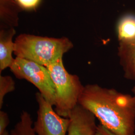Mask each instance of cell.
<instances>
[{"label":"cell","mask_w":135,"mask_h":135,"mask_svg":"<svg viewBox=\"0 0 135 135\" xmlns=\"http://www.w3.org/2000/svg\"><path fill=\"white\" fill-rule=\"evenodd\" d=\"M78 104L117 135H135V96L98 84L84 86Z\"/></svg>","instance_id":"6da1fadb"},{"label":"cell","mask_w":135,"mask_h":135,"mask_svg":"<svg viewBox=\"0 0 135 135\" xmlns=\"http://www.w3.org/2000/svg\"><path fill=\"white\" fill-rule=\"evenodd\" d=\"M16 57L27 59L46 67L63 58V55L73 48L70 40L21 34L15 40Z\"/></svg>","instance_id":"7a4b0ae2"},{"label":"cell","mask_w":135,"mask_h":135,"mask_svg":"<svg viewBox=\"0 0 135 135\" xmlns=\"http://www.w3.org/2000/svg\"><path fill=\"white\" fill-rule=\"evenodd\" d=\"M46 67L55 88V111L60 115L69 118L73 109L78 104L84 86L77 75L68 72L62 58Z\"/></svg>","instance_id":"3957f363"},{"label":"cell","mask_w":135,"mask_h":135,"mask_svg":"<svg viewBox=\"0 0 135 135\" xmlns=\"http://www.w3.org/2000/svg\"><path fill=\"white\" fill-rule=\"evenodd\" d=\"M10 69L17 78L26 80L33 84L45 99L55 106V88L46 67L27 59L16 57Z\"/></svg>","instance_id":"277c9868"},{"label":"cell","mask_w":135,"mask_h":135,"mask_svg":"<svg viewBox=\"0 0 135 135\" xmlns=\"http://www.w3.org/2000/svg\"><path fill=\"white\" fill-rule=\"evenodd\" d=\"M38 105L37 117L33 124L37 135H66L70 120L69 118L60 115L53 106L43 95L38 92L35 95Z\"/></svg>","instance_id":"5b68a950"},{"label":"cell","mask_w":135,"mask_h":135,"mask_svg":"<svg viewBox=\"0 0 135 135\" xmlns=\"http://www.w3.org/2000/svg\"><path fill=\"white\" fill-rule=\"evenodd\" d=\"M68 135H95L96 118L90 111L78 104L71 112Z\"/></svg>","instance_id":"8992f818"},{"label":"cell","mask_w":135,"mask_h":135,"mask_svg":"<svg viewBox=\"0 0 135 135\" xmlns=\"http://www.w3.org/2000/svg\"><path fill=\"white\" fill-rule=\"evenodd\" d=\"M16 34L15 28L1 29L0 30V72L10 68L14 62L15 42L13 37Z\"/></svg>","instance_id":"52a82bcc"},{"label":"cell","mask_w":135,"mask_h":135,"mask_svg":"<svg viewBox=\"0 0 135 135\" xmlns=\"http://www.w3.org/2000/svg\"><path fill=\"white\" fill-rule=\"evenodd\" d=\"M118 55L124 77L135 81V39L127 43H119Z\"/></svg>","instance_id":"ba28073f"},{"label":"cell","mask_w":135,"mask_h":135,"mask_svg":"<svg viewBox=\"0 0 135 135\" xmlns=\"http://www.w3.org/2000/svg\"><path fill=\"white\" fill-rule=\"evenodd\" d=\"M21 11L15 0H0L1 29L18 26L19 15Z\"/></svg>","instance_id":"9c48e42d"},{"label":"cell","mask_w":135,"mask_h":135,"mask_svg":"<svg viewBox=\"0 0 135 135\" xmlns=\"http://www.w3.org/2000/svg\"><path fill=\"white\" fill-rule=\"evenodd\" d=\"M118 43H127L135 39V15L122 16L117 25Z\"/></svg>","instance_id":"30bf717a"},{"label":"cell","mask_w":135,"mask_h":135,"mask_svg":"<svg viewBox=\"0 0 135 135\" xmlns=\"http://www.w3.org/2000/svg\"><path fill=\"white\" fill-rule=\"evenodd\" d=\"M10 135H37L33 129L31 115L27 111L22 112L20 121L10 131Z\"/></svg>","instance_id":"8fae6325"},{"label":"cell","mask_w":135,"mask_h":135,"mask_svg":"<svg viewBox=\"0 0 135 135\" xmlns=\"http://www.w3.org/2000/svg\"><path fill=\"white\" fill-rule=\"evenodd\" d=\"M15 90V83L13 79L9 76H0V108L4 104L5 96Z\"/></svg>","instance_id":"7c38bea8"},{"label":"cell","mask_w":135,"mask_h":135,"mask_svg":"<svg viewBox=\"0 0 135 135\" xmlns=\"http://www.w3.org/2000/svg\"><path fill=\"white\" fill-rule=\"evenodd\" d=\"M22 11L36 10L39 6L41 0H15Z\"/></svg>","instance_id":"4fadbf2b"},{"label":"cell","mask_w":135,"mask_h":135,"mask_svg":"<svg viewBox=\"0 0 135 135\" xmlns=\"http://www.w3.org/2000/svg\"><path fill=\"white\" fill-rule=\"evenodd\" d=\"M10 123L8 114L4 111H0V135H2L6 130Z\"/></svg>","instance_id":"5bb4252c"},{"label":"cell","mask_w":135,"mask_h":135,"mask_svg":"<svg viewBox=\"0 0 135 135\" xmlns=\"http://www.w3.org/2000/svg\"><path fill=\"white\" fill-rule=\"evenodd\" d=\"M95 135H117L113 132L108 129L104 126L100 124L97 126L96 132Z\"/></svg>","instance_id":"9a60e30c"},{"label":"cell","mask_w":135,"mask_h":135,"mask_svg":"<svg viewBox=\"0 0 135 135\" xmlns=\"http://www.w3.org/2000/svg\"><path fill=\"white\" fill-rule=\"evenodd\" d=\"M2 135H10V133L9 132H8L7 131H6Z\"/></svg>","instance_id":"2e32d148"},{"label":"cell","mask_w":135,"mask_h":135,"mask_svg":"<svg viewBox=\"0 0 135 135\" xmlns=\"http://www.w3.org/2000/svg\"><path fill=\"white\" fill-rule=\"evenodd\" d=\"M132 92L133 93V95L135 96V85L134 86L133 89H132Z\"/></svg>","instance_id":"e0dca14e"}]
</instances>
